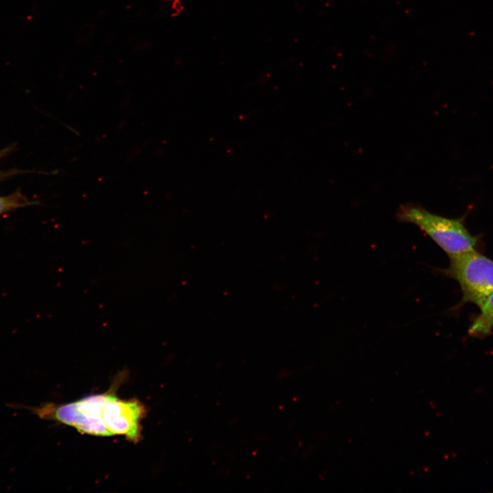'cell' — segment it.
Wrapping results in <instances>:
<instances>
[{
  "label": "cell",
  "mask_w": 493,
  "mask_h": 493,
  "mask_svg": "<svg viewBox=\"0 0 493 493\" xmlns=\"http://www.w3.org/2000/svg\"><path fill=\"white\" fill-rule=\"evenodd\" d=\"M145 412L139 401L119 399L114 392L104 406L103 421L111 436L122 435L136 443L142 438L140 422Z\"/></svg>",
  "instance_id": "4"
},
{
  "label": "cell",
  "mask_w": 493,
  "mask_h": 493,
  "mask_svg": "<svg viewBox=\"0 0 493 493\" xmlns=\"http://www.w3.org/2000/svg\"><path fill=\"white\" fill-rule=\"evenodd\" d=\"M95 31L96 25L94 23H88L84 25L77 33V43L86 45L89 44L95 33Z\"/></svg>",
  "instance_id": "7"
},
{
  "label": "cell",
  "mask_w": 493,
  "mask_h": 493,
  "mask_svg": "<svg viewBox=\"0 0 493 493\" xmlns=\"http://www.w3.org/2000/svg\"><path fill=\"white\" fill-rule=\"evenodd\" d=\"M493 329V292L488 296L481 312L469 328L468 333L475 338H484L491 334Z\"/></svg>",
  "instance_id": "5"
},
{
  "label": "cell",
  "mask_w": 493,
  "mask_h": 493,
  "mask_svg": "<svg viewBox=\"0 0 493 493\" xmlns=\"http://www.w3.org/2000/svg\"><path fill=\"white\" fill-rule=\"evenodd\" d=\"M449 260L448 267L442 271L459 284L461 303L481 308L493 292V260L476 250L449 257Z\"/></svg>",
  "instance_id": "3"
},
{
  "label": "cell",
  "mask_w": 493,
  "mask_h": 493,
  "mask_svg": "<svg viewBox=\"0 0 493 493\" xmlns=\"http://www.w3.org/2000/svg\"><path fill=\"white\" fill-rule=\"evenodd\" d=\"M31 205H34V202L18 191L6 196H0V216Z\"/></svg>",
  "instance_id": "6"
},
{
  "label": "cell",
  "mask_w": 493,
  "mask_h": 493,
  "mask_svg": "<svg viewBox=\"0 0 493 493\" xmlns=\"http://www.w3.org/2000/svg\"><path fill=\"white\" fill-rule=\"evenodd\" d=\"M183 10V4L181 0H172L170 6V15L175 16Z\"/></svg>",
  "instance_id": "8"
},
{
  "label": "cell",
  "mask_w": 493,
  "mask_h": 493,
  "mask_svg": "<svg viewBox=\"0 0 493 493\" xmlns=\"http://www.w3.org/2000/svg\"><path fill=\"white\" fill-rule=\"evenodd\" d=\"M396 218L417 226L448 257L475 250L477 237L469 232L462 218L440 216L412 203L401 205L397 210Z\"/></svg>",
  "instance_id": "1"
},
{
  "label": "cell",
  "mask_w": 493,
  "mask_h": 493,
  "mask_svg": "<svg viewBox=\"0 0 493 493\" xmlns=\"http://www.w3.org/2000/svg\"><path fill=\"white\" fill-rule=\"evenodd\" d=\"M10 148H6L3 150L0 151V160L3 157H4L8 153H9ZM5 175V173L2 174V173L0 171V179Z\"/></svg>",
  "instance_id": "10"
},
{
  "label": "cell",
  "mask_w": 493,
  "mask_h": 493,
  "mask_svg": "<svg viewBox=\"0 0 493 493\" xmlns=\"http://www.w3.org/2000/svg\"><path fill=\"white\" fill-rule=\"evenodd\" d=\"M115 389L114 387L105 393L90 395L66 404L47 403L26 408L42 420L71 426L81 433L111 436L103 415L104 406L115 392Z\"/></svg>",
  "instance_id": "2"
},
{
  "label": "cell",
  "mask_w": 493,
  "mask_h": 493,
  "mask_svg": "<svg viewBox=\"0 0 493 493\" xmlns=\"http://www.w3.org/2000/svg\"><path fill=\"white\" fill-rule=\"evenodd\" d=\"M151 46V43L147 40L140 42L135 45L134 49L136 51H144L149 49Z\"/></svg>",
  "instance_id": "9"
}]
</instances>
